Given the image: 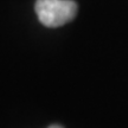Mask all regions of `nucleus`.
<instances>
[{
  "label": "nucleus",
  "mask_w": 128,
  "mask_h": 128,
  "mask_svg": "<svg viewBox=\"0 0 128 128\" xmlns=\"http://www.w3.org/2000/svg\"><path fill=\"white\" fill-rule=\"evenodd\" d=\"M34 10L44 26L60 28L76 17L78 6L74 0H37Z\"/></svg>",
  "instance_id": "f257e3e1"
},
{
  "label": "nucleus",
  "mask_w": 128,
  "mask_h": 128,
  "mask_svg": "<svg viewBox=\"0 0 128 128\" xmlns=\"http://www.w3.org/2000/svg\"><path fill=\"white\" fill-rule=\"evenodd\" d=\"M49 128H63V127H60L58 124H54V126H51V127H49Z\"/></svg>",
  "instance_id": "f03ea898"
}]
</instances>
